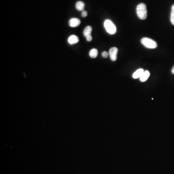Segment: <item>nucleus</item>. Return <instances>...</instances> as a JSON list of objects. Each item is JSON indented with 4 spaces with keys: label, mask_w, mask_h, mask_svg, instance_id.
<instances>
[{
    "label": "nucleus",
    "mask_w": 174,
    "mask_h": 174,
    "mask_svg": "<svg viewBox=\"0 0 174 174\" xmlns=\"http://www.w3.org/2000/svg\"><path fill=\"white\" fill-rule=\"evenodd\" d=\"M109 53H108L106 52V51H103V52L102 54V56L104 58H106L108 56Z\"/></svg>",
    "instance_id": "13"
},
{
    "label": "nucleus",
    "mask_w": 174,
    "mask_h": 174,
    "mask_svg": "<svg viewBox=\"0 0 174 174\" xmlns=\"http://www.w3.org/2000/svg\"><path fill=\"white\" fill-rule=\"evenodd\" d=\"M79 37L76 35H72L69 36L68 39V42L71 45H73L75 44H76L79 42Z\"/></svg>",
    "instance_id": "6"
},
{
    "label": "nucleus",
    "mask_w": 174,
    "mask_h": 174,
    "mask_svg": "<svg viewBox=\"0 0 174 174\" xmlns=\"http://www.w3.org/2000/svg\"><path fill=\"white\" fill-rule=\"evenodd\" d=\"M81 21L79 18H72L69 21V25L71 27H77L80 25Z\"/></svg>",
    "instance_id": "5"
},
{
    "label": "nucleus",
    "mask_w": 174,
    "mask_h": 174,
    "mask_svg": "<svg viewBox=\"0 0 174 174\" xmlns=\"http://www.w3.org/2000/svg\"><path fill=\"white\" fill-rule=\"evenodd\" d=\"M86 38L87 41H88V42H90L92 40V36H88Z\"/></svg>",
    "instance_id": "15"
},
{
    "label": "nucleus",
    "mask_w": 174,
    "mask_h": 174,
    "mask_svg": "<svg viewBox=\"0 0 174 174\" xmlns=\"http://www.w3.org/2000/svg\"><path fill=\"white\" fill-rule=\"evenodd\" d=\"M104 27L107 33L109 34H113L116 32V27L114 23L109 20H105L104 23Z\"/></svg>",
    "instance_id": "3"
},
{
    "label": "nucleus",
    "mask_w": 174,
    "mask_h": 174,
    "mask_svg": "<svg viewBox=\"0 0 174 174\" xmlns=\"http://www.w3.org/2000/svg\"><path fill=\"white\" fill-rule=\"evenodd\" d=\"M170 21L171 23L174 25V4L172 7L171 12L170 15Z\"/></svg>",
    "instance_id": "12"
},
{
    "label": "nucleus",
    "mask_w": 174,
    "mask_h": 174,
    "mask_svg": "<svg viewBox=\"0 0 174 174\" xmlns=\"http://www.w3.org/2000/svg\"><path fill=\"white\" fill-rule=\"evenodd\" d=\"M144 72V70L142 68H140L138 70H136L135 72L133 74V77L134 79H137L138 78H140V76L143 74Z\"/></svg>",
    "instance_id": "8"
},
{
    "label": "nucleus",
    "mask_w": 174,
    "mask_h": 174,
    "mask_svg": "<svg viewBox=\"0 0 174 174\" xmlns=\"http://www.w3.org/2000/svg\"><path fill=\"white\" fill-rule=\"evenodd\" d=\"M92 32V27L90 26H88L85 28L83 31V35L84 36L87 37L88 36H91V33Z\"/></svg>",
    "instance_id": "9"
},
{
    "label": "nucleus",
    "mask_w": 174,
    "mask_h": 174,
    "mask_svg": "<svg viewBox=\"0 0 174 174\" xmlns=\"http://www.w3.org/2000/svg\"><path fill=\"white\" fill-rule=\"evenodd\" d=\"M141 43L144 47L148 49H154L157 47V43L156 41L151 39V38L144 37L141 40Z\"/></svg>",
    "instance_id": "2"
},
{
    "label": "nucleus",
    "mask_w": 174,
    "mask_h": 174,
    "mask_svg": "<svg viewBox=\"0 0 174 174\" xmlns=\"http://www.w3.org/2000/svg\"><path fill=\"white\" fill-rule=\"evenodd\" d=\"M98 50L97 49H93L90 50L89 52L90 56L92 58H95L98 55Z\"/></svg>",
    "instance_id": "11"
},
{
    "label": "nucleus",
    "mask_w": 174,
    "mask_h": 174,
    "mask_svg": "<svg viewBox=\"0 0 174 174\" xmlns=\"http://www.w3.org/2000/svg\"><path fill=\"white\" fill-rule=\"evenodd\" d=\"M118 52V49L116 47H113L109 51V55L110 59L112 61H116L117 59V54Z\"/></svg>",
    "instance_id": "4"
},
{
    "label": "nucleus",
    "mask_w": 174,
    "mask_h": 174,
    "mask_svg": "<svg viewBox=\"0 0 174 174\" xmlns=\"http://www.w3.org/2000/svg\"><path fill=\"white\" fill-rule=\"evenodd\" d=\"M87 15H88V13H87V12L86 11H82V13H81V16L82 17H86Z\"/></svg>",
    "instance_id": "14"
},
{
    "label": "nucleus",
    "mask_w": 174,
    "mask_h": 174,
    "mask_svg": "<svg viewBox=\"0 0 174 174\" xmlns=\"http://www.w3.org/2000/svg\"><path fill=\"white\" fill-rule=\"evenodd\" d=\"M76 9L79 11H83L85 8V4L83 1H79L76 3Z\"/></svg>",
    "instance_id": "10"
},
{
    "label": "nucleus",
    "mask_w": 174,
    "mask_h": 174,
    "mask_svg": "<svg viewBox=\"0 0 174 174\" xmlns=\"http://www.w3.org/2000/svg\"><path fill=\"white\" fill-rule=\"evenodd\" d=\"M172 74H174V67H173V68H172Z\"/></svg>",
    "instance_id": "16"
},
{
    "label": "nucleus",
    "mask_w": 174,
    "mask_h": 174,
    "mask_svg": "<svg viewBox=\"0 0 174 174\" xmlns=\"http://www.w3.org/2000/svg\"><path fill=\"white\" fill-rule=\"evenodd\" d=\"M136 14L140 20H146L147 17V7L144 3H141L136 7Z\"/></svg>",
    "instance_id": "1"
},
{
    "label": "nucleus",
    "mask_w": 174,
    "mask_h": 174,
    "mask_svg": "<svg viewBox=\"0 0 174 174\" xmlns=\"http://www.w3.org/2000/svg\"><path fill=\"white\" fill-rule=\"evenodd\" d=\"M150 76V73L149 71L148 70L144 71L143 74L142 75V76H140V80L141 82H145L148 80V79H149V77Z\"/></svg>",
    "instance_id": "7"
}]
</instances>
